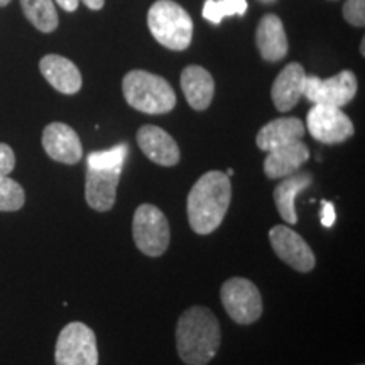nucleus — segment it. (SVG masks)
I'll return each mask as SVG.
<instances>
[{"mask_svg":"<svg viewBox=\"0 0 365 365\" xmlns=\"http://www.w3.org/2000/svg\"><path fill=\"white\" fill-rule=\"evenodd\" d=\"M360 365H364V364H360Z\"/></svg>","mask_w":365,"mask_h":365,"instance_id":"obj_33","label":"nucleus"},{"mask_svg":"<svg viewBox=\"0 0 365 365\" xmlns=\"http://www.w3.org/2000/svg\"><path fill=\"white\" fill-rule=\"evenodd\" d=\"M132 237L140 252L149 257H159L170 247V222L158 207L144 203L134 213Z\"/></svg>","mask_w":365,"mask_h":365,"instance_id":"obj_5","label":"nucleus"},{"mask_svg":"<svg viewBox=\"0 0 365 365\" xmlns=\"http://www.w3.org/2000/svg\"><path fill=\"white\" fill-rule=\"evenodd\" d=\"M319 205H322V225L325 228H330L335 225L336 213H335V207H333V203L327 202V200H322Z\"/></svg>","mask_w":365,"mask_h":365,"instance_id":"obj_27","label":"nucleus"},{"mask_svg":"<svg viewBox=\"0 0 365 365\" xmlns=\"http://www.w3.org/2000/svg\"><path fill=\"white\" fill-rule=\"evenodd\" d=\"M24 188L9 176L0 178V212H17L24 207Z\"/></svg>","mask_w":365,"mask_h":365,"instance_id":"obj_23","label":"nucleus"},{"mask_svg":"<svg viewBox=\"0 0 365 365\" xmlns=\"http://www.w3.org/2000/svg\"><path fill=\"white\" fill-rule=\"evenodd\" d=\"M39 70L54 90L65 95H75L81 90L83 80L76 65L59 54H46L39 61Z\"/></svg>","mask_w":365,"mask_h":365,"instance_id":"obj_15","label":"nucleus"},{"mask_svg":"<svg viewBox=\"0 0 365 365\" xmlns=\"http://www.w3.org/2000/svg\"><path fill=\"white\" fill-rule=\"evenodd\" d=\"M56 365H98L97 336L81 322H73L63 328L54 350Z\"/></svg>","mask_w":365,"mask_h":365,"instance_id":"obj_6","label":"nucleus"},{"mask_svg":"<svg viewBox=\"0 0 365 365\" xmlns=\"http://www.w3.org/2000/svg\"><path fill=\"white\" fill-rule=\"evenodd\" d=\"M272 250L277 257L298 272H309L317 264L313 250L298 232L286 225H276L269 230Z\"/></svg>","mask_w":365,"mask_h":365,"instance_id":"obj_10","label":"nucleus"},{"mask_svg":"<svg viewBox=\"0 0 365 365\" xmlns=\"http://www.w3.org/2000/svg\"><path fill=\"white\" fill-rule=\"evenodd\" d=\"M225 175H227L228 178H230L232 175H234V170H232V168H230V170H227V173H225Z\"/></svg>","mask_w":365,"mask_h":365,"instance_id":"obj_31","label":"nucleus"},{"mask_svg":"<svg viewBox=\"0 0 365 365\" xmlns=\"http://www.w3.org/2000/svg\"><path fill=\"white\" fill-rule=\"evenodd\" d=\"M129 153V145L125 143L113 145L108 150H95L86 158V166L93 168H124V163Z\"/></svg>","mask_w":365,"mask_h":365,"instance_id":"obj_24","label":"nucleus"},{"mask_svg":"<svg viewBox=\"0 0 365 365\" xmlns=\"http://www.w3.org/2000/svg\"><path fill=\"white\" fill-rule=\"evenodd\" d=\"M80 2H83L91 11H100L105 6V0H80Z\"/></svg>","mask_w":365,"mask_h":365,"instance_id":"obj_29","label":"nucleus"},{"mask_svg":"<svg viewBox=\"0 0 365 365\" xmlns=\"http://www.w3.org/2000/svg\"><path fill=\"white\" fill-rule=\"evenodd\" d=\"M313 182V176L309 173H294V175L286 176L274 190V202H276L277 212L282 217V220L289 225H294L298 222L296 215L294 200L299 193H303Z\"/></svg>","mask_w":365,"mask_h":365,"instance_id":"obj_20","label":"nucleus"},{"mask_svg":"<svg viewBox=\"0 0 365 365\" xmlns=\"http://www.w3.org/2000/svg\"><path fill=\"white\" fill-rule=\"evenodd\" d=\"M53 2H56L66 12H75L80 6V0H53Z\"/></svg>","mask_w":365,"mask_h":365,"instance_id":"obj_28","label":"nucleus"},{"mask_svg":"<svg viewBox=\"0 0 365 365\" xmlns=\"http://www.w3.org/2000/svg\"><path fill=\"white\" fill-rule=\"evenodd\" d=\"M357 76L354 71L344 70L331 78L322 80L317 75L307 76L304 83V97L313 105H331V107H345L357 95Z\"/></svg>","mask_w":365,"mask_h":365,"instance_id":"obj_8","label":"nucleus"},{"mask_svg":"<svg viewBox=\"0 0 365 365\" xmlns=\"http://www.w3.org/2000/svg\"><path fill=\"white\" fill-rule=\"evenodd\" d=\"M16 168V154L9 144L0 143V178L9 176Z\"/></svg>","mask_w":365,"mask_h":365,"instance_id":"obj_26","label":"nucleus"},{"mask_svg":"<svg viewBox=\"0 0 365 365\" xmlns=\"http://www.w3.org/2000/svg\"><path fill=\"white\" fill-rule=\"evenodd\" d=\"M148 26L159 44L171 51H185L193 39V19L175 0H158L149 9Z\"/></svg>","mask_w":365,"mask_h":365,"instance_id":"obj_4","label":"nucleus"},{"mask_svg":"<svg viewBox=\"0 0 365 365\" xmlns=\"http://www.w3.org/2000/svg\"><path fill=\"white\" fill-rule=\"evenodd\" d=\"M181 88L191 108L207 110L215 93V81L203 66L190 65L181 73Z\"/></svg>","mask_w":365,"mask_h":365,"instance_id":"obj_18","label":"nucleus"},{"mask_svg":"<svg viewBox=\"0 0 365 365\" xmlns=\"http://www.w3.org/2000/svg\"><path fill=\"white\" fill-rule=\"evenodd\" d=\"M344 19L355 27H364L365 0H346L344 6Z\"/></svg>","mask_w":365,"mask_h":365,"instance_id":"obj_25","label":"nucleus"},{"mask_svg":"<svg viewBox=\"0 0 365 365\" xmlns=\"http://www.w3.org/2000/svg\"><path fill=\"white\" fill-rule=\"evenodd\" d=\"M122 168H93L86 166L85 200L95 212H108L115 205L117 186Z\"/></svg>","mask_w":365,"mask_h":365,"instance_id":"obj_11","label":"nucleus"},{"mask_svg":"<svg viewBox=\"0 0 365 365\" xmlns=\"http://www.w3.org/2000/svg\"><path fill=\"white\" fill-rule=\"evenodd\" d=\"M245 12H247V0H207L202 16L212 24H220L225 17H242Z\"/></svg>","mask_w":365,"mask_h":365,"instance_id":"obj_22","label":"nucleus"},{"mask_svg":"<svg viewBox=\"0 0 365 365\" xmlns=\"http://www.w3.org/2000/svg\"><path fill=\"white\" fill-rule=\"evenodd\" d=\"M27 21L41 33H53L58 27V12L53 0H21Z\"/></svg>","mask_w":365,"mask_h":365,"instance_id":"obj_21","label":"nucleus"},{"mask_svg":"<svg viewBox=\"0 0 365 365\" xmlns=\"http://www.w3.org/2000/svg\"><path fill=\"white\" fill-rule=\"evenodd\" d=\"M307 129L313 139L323 144H341L354 135L350 117L331 105H313L307 117Z\"/></svg>","mask_w":365,"mask_h":365,"instance_id":"obj_9","label":"nucleus"},{"mask_svg":"<svg viewBox=\"0 0 365 365\" xmlns=\"http://www.w3.org/2000/svg\"><path fill=\"white\" fill-rule=\"evenodd\" d=\"M43 148L49 158L63 164H76L83 158V145L75 129L63 122L46 125Z\"/></svg>","mask_w":365,"mask_h":365,"instance_id":"obj_12","label":"nucleus"},{"mask_svg":"<svg viewBox=\"0 0 365 365\" xmlns=\"http://www.w3.org/2000/svg\"><path fill=\"white\" fill-rule=\"evenodd\" d=\"M303 135L304 124L298 117H281L274 118L257 132L255 144L264 153H269V150L281 148V145L301 140Z\"/></svg>","mask_w":365,"mask_h":365,"instance_id":"obj_19","label":"nucleus"},{"mask_svg":"<svg viewBox=\"0 0 365 365\" xmlns=\"http://www.w3.org/2000/svg\"><path fill=\"white\" fill-rule=\"evenodd\" d=\"M309 159V149L303 140L281 145L269 150L264 159V173L269 180H281L291 176Z\"/></svg>","mask_w":365,"mask_h":365,"instance_id":"obj_16","label":"nucleus"},{"mask_svg":"<svg viewBox=\"0 0 365 365\" xmlns=\"http://www.w3.org/2000/svg\"><path fill=\"white\" fill-rule=\"evenodd\" d=\"M261 2L262 4H274V2H276V0H261Z\"/></svg>","mask_w":365,"mask_h":365,"instance_id":"obj_32","label":"nucleus"},{"mask_svg":"<svg viewBox=\"0 0 365 365\" xmlns=\"http://www.w3.org/2000/svg\"><path fill=\"white\" fill-rule=\"evenodd\" d=\"M307 71L299 63H289L281 70L272 83L271 97L274 107L279 112H289L294 108L304 93Z\"/></svg>","mask_w":365,"mask_h":365,"instance_id":"obj_14","label":"nucleus"},{"mask_svg":"<svg viewBox=\"0 0 365 365\" xmlns=\"http://www.w3.org/2000/svg\"><path fill=\"white\" fill-rule=\"evenodd\" d=\"M222 344L220 323L205 307H191L181 314L176 325L178 355L188 365H207Z\"/></svg>","mask_w":365,"mask_h":365,"instance_id":"obj_2","label":"nucleus"},{"mask_svg":"<svg viewBox=\"0 0 365 365\" xmlns=\"http://www.w3.org/2000/svg\"><path fill=\"white\" fill-rule=\"evenodd\" d=\"M137 144L145 158L159 164V166L171 168L180 163V148L176 140L166 130L158 125H143L137 130Z\"/></svg>","mask_w":365,"mask_h":365,"instance_id":"obj_13","label":"nucleus"},{"mask_svg":"<svg viewBox=\"0 0 365 365\" xmlns=\"http://www.w3.org/2000/svg\"><path fill=\"white\" fill-rule=\"evenodd\" d=\"M220 298L228 317L239 325H250L261 318V291L247 277H232L223 282Z\"/></svg>","mask_w":365,"mask_h":365,"instance_id":"obj_7","label":"nucleus"},{"mask_svg":"<svg viewBox=\"0 0 365 365\" xmlns=\"http://www.w3.org/2000/svg\"><path fill=\"white\" fill-rule=\"evenodd\" d=\"M232 200V182L225 173L208 171L195 182L186 202L193 232L208 235L222 225Z\"/></svg>","mask_w":365,"mask_h":365,"instance_id":"obj_1","label":"nucleus"},{"mask_svg":"<svg viewBox=\"0 0 365 365\" xmlns=\"http://www.w3.org/2000/svg\"><path fill=\"white\" fill-rule=\"evenodd\" d=\"M9 4H11V0H0V7H6Z\"/></svg>","mask_w":365,"mask_h":365,"instance_id":"obj_30","label":"nucleus"},{"mask_svg":"<svg viewBox=\"0 0 365 365\" xmlns=\"http://www.w3.org/2000/svg\"><path fill=\"white\" fill-rule=\"evenodd\" d=\"M255 44L261 56L269 63H277L287 54L289 44L282 21L274 14H267L259 21L255 31Z\"/></svg>","mask_w":365,"mask_h":365,"instance_id":"obj_17","label":"nucleus"},{"mask_svg":"<svg viewBox=\"0 0 365 365\" xmlns=\"http://www.w3.org/2000/svg\"><path fill=\"white\" fill-rule=\"evenodd\" d=\"M125 102L135 110L161 115L176 107V93L163 76L144 70L129 71L122 81Z\"/></svg>","mask_w":365,"mask_h":365,"instance_id":"obj_3","label":"nucleus"}]
</instances>
